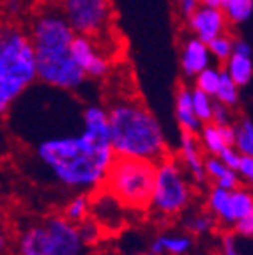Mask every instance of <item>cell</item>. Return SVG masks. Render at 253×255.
Returning <instances> with one entry per match:
<instances>
[{
	"label": "cell",
	"mask_w": 253,
	"mask_h": 255,
	"mask_svg": "<svg viewBox=\"0 0 253 255\" xmlns=\"http://www.w3.org/2000/svg\"><path fill=\"white\" fill-rule=\"evenodd\" d=\"M36 156L60 186L78 193H89L103 186L115 158L107 135L83 128L80 133L41 140L36 145Z\"/></svg>",
	"instance_id": "1"
},
{
	"label": "cell",
	"mask_w": 253,
	"mask_h": 255,
	"mask_svg": "<svg viewBox=\"0 0 253 255\" xmlns=\"http://www.w3.org/2000/svg\"><path fill=\"white\" fill-rule=\"evenodd\" d=\"M36 53L37 80L59 91H78L87 76L71 53L75 32L60 11H43L32 18L28 32Z\"/></svg>",
	"instance_id": "2"
},
{
	"label": "cell",
	"mask_w": 253,
	"mask_h": 255,
	"mask_svg": "<svg viewBox=\"0 0 253 255\" xmlns=\"http://www.w3.org/2000/svg\"><path fill=\"white\" fill-rule=\"evenodd\" d=\"M108 138L119 158L158 163L168 156L161 124L140 100L124 98L108 107Z\"/></svg>",
	"instance_id": "3"
},
{
	"label": "cell",
	"mask_w": 253,
	"mask_h": 255,
	"mask_svg": "<svg viewBox=\"0 0 253 255\" xmlns=\"http://www.w3.org/2000/svg\"><path fill=\"white\" fill-rule=\"evenodd\" d=\"M36 80V53L28 32L12 23L0 25V117Z\"/></svg>",
	"instance_id": "4"
},
{
	"label": "cell",
	"mask_w": 253,
	"mask_h": 255,
	"mask_svg": "<svg viewBox=\"0 0 253 255\" xmlns=\"http://www.w3.org/2000/svg\"><path fill=\"white\" fill-rule=\"evenodd\" d=\"M154 174L156 163L115 156L101 188L110 193L124 209L145 211L149 209Z\"/></svg>",
	"instance_id": "5"
},
{
	"label": "cell",
	"mask_w": 253,
	"mask_h": 255,
	"mask_svg": "<svg viewBox=\"0 0 253 255\" xmlns=\"http://www.w3.org/2000/svg\"><path fill=\"white\" fill-rule=\"evenodd\" d=\"M193 199V186L186 170L175 156H165L156 163L154 184L149 209L158 216L172 218L181 215Z\"/></svg>",
	"instance_id": "6"
},
{
	"label": "cell",
	"mask_w": 253,
	"mask_h": 255,
	"mask_svg": "<svg viewBox=\"0 0 253 255\" xmlns=\"http://www.w3.org/2000/svg\"><path fill=\"white\" fill-rule=\"evenodd\" d=\"M59 11L76 36L101 39L114 21L112 0H59Z\"/></svg>",
	"instance_id": "7"
},
{
	"label": "cell",
	"mask_w": 253,
	"mask_h": 255,
	"mask_svg": "<svg viewBox=\"0 0 253 255\" xmlns=\"http://www.w3.org/2000/svg\"><path fill=\"white\" fill-rule=\"evenodd\" d=\"M50 239H52L53 255H83L87 247L82 241L78 225L64 215H52L43 220Z\"/></svg>",
	"instance_id": "8"
},
{
	"label": "cell",
	"mask_w": 253,
	"mask_h": 255,
	"mask_svg": "<svg viewBox=\"0 0 253 255\" xmlns=\"http://www.w3.org/2000/svg\"><path fill=\"white\" fill-rule=\"evenodd\" d=\"M71 53L78 68L87 78L101 80L110 73V59L105 55L96 39L87 36H75L71 43Z\"/></svg>",
	"instance_id": "9"
},
{
	"label": "cell",
	"mask_w": 253,
	"mask_h": 255,
	"mask_svg": "<svg viewBox=\"0 0 253 255\" xmlns=\"http://www.w3.org/2000/svg\"><path fill=\"white\" fill-rule=\"evenodd\" d=\"M179 159H181V165L186 170L188 177L197 186H204L207 183L206 156H204V149H202L197 135L181 131V136H179Z\"/></svg>",
	"instance_id": "10"
},
{
	"label": "cell",
	"mask_w": 253,
	"mask_h": 255,
	"mask_svg": "<svg viewBox=\"0 0 253 255\" xmlns=\"http://www.w3.org/2000/svg\"><path fill=\"white\" fill-rule=\"evenodd\" d=\"M227 25H229V21H227L222 9L207 7V5H200L188 18V27H190L193 37H197L206 44L213 41L214 37L225 34Z\"/></svg>",
	"instance_id": "11"
},
{
	"label": "cell",
	"mask_w": 253,
	"mask_h": 255,
	"mask_svg": "<svg viewBox=\"0 0 253 255\" xmlns=\"http://www.w3.org/2000/svg\"><path fill=\"white\" fill-rule=\"evenodd\" d=\"M16 255H53L52 239L44 223H30L21 229L14 241Z\"/></svg>",
	"instance_id": "12"
},
{
	"label": "cell",
	"mask_w": 253,
	"mask_h": 255,
	"mask_svg": "<svg viewBox=\"0 0 253 255\" xmlns=\"http://www.w3.org/2000/svg\"><path fill=\"white\" fill-rule=\"evenodd\" d=\"M211 52L206 43L191 36L182 43L181 48V69L184 76L195 78L198 73H202L211 66Z\"/></svg>",
	"instance_id": "13"
},
{
	"label": "cell",
	"mask_w": 253,
	"mask_h": 255,
	"mask_svg": "<svg viewBox=\"0 0 253 255\" xmlns=\"http://www.w3.org/2000/svg\"><path fill=\"white\" fill-rule=\"evenodd\" d=\"M175 119L182 131L193 133V135H197L200 128L204 126L195 116L193 103H191V89H188L186 85H181L175 92Z\"/></svg>",
	"instance_id": "14"
},
{
	"label": "cell",
	"mask_w": 253,
	"mask_h": 255,
	"mask_svg": "<svg viewBox=\"0 0 253 255\" xmlns=\"http://www.w3.org/2000/svg\"><path fill=\"white\" fill-rule=\"evenodd\" d=\"M193 247L190 234H161L150 243V255H184Z\"/></svg>",
	"instance_id": "15"
},
{
	"label": "cell",
	"mask_w": 253,
	"mask_h": 255,
	"mask_svg": "<svg viewBox=\"0 0 253 255\" xmlns=\"http://www.w3.org/2000/svg\"><path fill=\"white\" fill-rule=\"evenodd\" d=\"M207 211L214 216L216 223L223 227H234L232 213H230V190L213 186L207 193Z\"/></svg>",
	"instance_id": "16"
},
{
	"label": "cell",
	"mask_w": 253,
	"mask_h": 255,
	"mask_svg": "<svg viewBox=\"0 0 253 255\" xmlns=\"http://www.w3.org/2000/svg\"><path fill=\"white\" fill-rule=\"evenodd\" d=\"M206 175L207 181H213V186L223 188V190H234L239 186V175L236 170L227 167L222 159L216 156L206 158Z\"/></svg>",
	"instance_id": "17"
},
{
	"label": "cell",
	"mask_w": 253,
	"mask_h": 255,
	"mask_svg": "<svg viewBox=\"0 0 253 255\" xmlns=\"http://www.w3.org/2000/svg\"><path fill=\"white\" fill-rule=\"evenodd\" d=\"M223 71L234 80V84L238 87H245L253 78V60L252 55H241V53H232L223 62Z\"/></svg>",
	"instance_id": "18"
},
{
	"label": "cell",
	"mask_w": 253,
	"mask_h": 255,
	"mask_svg": "<svg viewBox=\"0 0 253 255\" xmlns=\"http://www.w3.org/2000/svg\"><path fill=\"white\" fill-rule=\"evenodd\" d=\"M198 142H200L204 152L209 156H218L225 147H229V142L225 140L222 133V128L214 126V124H204L200 128V131L197 133Z\"/></svg>",
	"instance_id": "19"
},
{
	"label": "cell",
	"mask_w": 253,
	"mask_h": 255,
	"mask_svg": "<svg viewBox=\"0 0 253 255\" xmlns=\"http://www.w3.org/2000/svg\"><path fill=\"white\" fill-rule=\"evenodd\" d=\"M82 128L87 131L108 136V108L101 105H89L82 114Z\"/></svg>",
	"instance_id": "20"
},
{
	"label": "cell",
	"mask_w": 253,
	"mask_h": 255,
	"mask_svg": "<svg viewBox=\"0 0 253 255\" xmlns=\"http://www.w3.org/2000/svg\"><path fill=\"white\" fill-rule=\"evenodd\" d=\"M91 213H92V199L89 197V193H78V195H75L73 199L67 200L62 215L69 222L78 225L83 220L91 218Z\"/></svg>",
	"instance_id": "21"
},
{
	"label": "cell",
	"mask_w": 253,
	"mask_h": 255,
	"mask_svg": "<svg viewBox=\"0 0 253 255\" xmlns=\"http://www.w3.org/2000/svg\"><path fill=\"white\" fill-rule=\"evenodd\" d=\"M234 147L239 154L253 156V121L241 119L234 124Z\"/></svg>",
	"instance_id": "22"
},
{
	"label": "cell",
	"mask_w": 253,
	"mask_h": 255,
	"mask_svg": "<svg viewBox=\"0 0 253 255\" xmlns=\"http://www.w3.org/2000/svg\"><path fill=\"white\" fill-rule=\"evenodd\" d=\"M222 11L229 23L241 25L252 18L253 0H225Z\"/></svg>",
	"instance_id": "23"
},
{
	"label": "cell",
	"mask_w": 253,
	"mask_h": 255,
	"mask_svg": "<svg viewBox=\"0 0 253 255\" xmlns=\"http://www.w3.org/2000/svg\"><path fill=\"white\" fill-rule=\"evenodd\" d=\"M253 207V193L246 188H234L230 190V213H232L234 225Z\"/></svg>",
	"instance_id": "24"
},
{
	"label": "cell",
	"mask_w": 253,
	"mask_h": 255,
	"mask_svg": "<svg viewBox=\"0 0 253 255\" xmlns=\"http://www.w3.org/2000/svg\"><path fill=\"white\" fill-rule=\"evenodd\" d=\"M191 103H193L195 116L198 117L202 124H209L213 119V108H214V98L206 92H202L200 89L193 87L191 89Z\"/></svg>",
	"instance_id": "25"
},
{
	"label": "cell",
	"mask_w": 253,
	"mask_h": 255,
	"mask_svg": "<svg viewBox=\"0 0 253 255\" xmlns=\"http://www.w3.org/2000/svg\"><path fill=\"white\" fill-rule=\"evenodd\" d=\"M239 89L241 87L234 84V80L222 69V80H220V85H218L216 94H214V101L229 108L236 107L239 103Z\"/></svg>",
	"instance_id": "26"
},
{
	"label": "cell",
	"mask_w": 253,
	"mask_h": 255,
	"mask_svg": "<svg viewBox=\"0 0 253 255\" xmlns=\"http://www.w3.org/2000/svg\"><path fill=\"white\" fill-rule=\"evenodd\" d=\"M184 225H186V231L190 232V236H204L213 232L216 220L209 211H200L188 216Z\"/></svg>",
	"instance_id": "27"
},
{
	"label": "cell",
	"mask_w": 253,
	"mask_h": 255,
	"mask_svg": "<svg viewBox=\"0 0 253 255\" xmlns=\"http://www.w3.org/2000/svg\"><path fill=\"white\" fill-rule=\"evenodd\" d=\"M220 80H222V68L209 66V68H206L204 71L195 76V87L214 98L218 85H220Z\"/></svg>",
	"instance_id": "28"
},
{
	"label": "cell",
	"mask_w": 253,
	"mask_h": 255,
	"mask_svg": "<svg viewBox=\"0 0 253 255\" xmlns=\"http://www.w3.org/2000/svg\"><path fill=\"white\" fill-rule=\"evenodd\" d=\"M207 48H209L211 57H214L218 62L223 64V62H227V59H229L234 52V37L229 36L225 32L222 36H218V37H214L213 41H209Z\"/></svg>",
	"instance_id": "29"
},
{
	"label": "cell",
	"mask_w": 253,
	"mask_h": 255,
	"mask_svg": "<svg viewBox=\"0 0 253 255\" xmlns=\"http://www.w3.org/2000/svg\"><path fill=\"white\" fill-rule=\"evenodd\" d=\"M78 231L82 236V241L85 243V247H91V245L98 243L99 238H101V225H99L96 220H83L82 223H78Z\"/></svg>",
	"instance_id": "30"
},
{
	"label": "cell",
	"mask_w": 253,
	"mask_h": 255,
	"mask_svg": "<svg viewBox=\"0 0 253 255\" xmlns=\"http://www.w3.org/2000/svg\"><path fill=\"white\" fill-rule=\"evenodd\" d=\"M211 124L214 126H230L232 124V116H230V108L225 105L214 101V108H213V119Z\"/></svg>",
	"instance_id": "31"
},
{
	"label": "cell",
	"mask_w": 253,
	"mask_h": 255,
	"mask_svg": "<svg viewBox=\"0 0 253 255\" xmlns=\"http://www.w3.org/2000/svg\"><path fill=\"white\" fill-rule=\"evenodd\" d=\"M239 179H245L248 184L253 186V156H243L239 159V165L236 168Z\"/></svg>",
	"instance_id": "32"
},
{
	"label": "cell",
	"mask_w": 253,
	"mask_h": 255,
	"mask_svg": "<svg viewBox=\"0 0 253 255\" xmlns=\"http://www.w3.org/2000/svg\"><path fill=\"white\" fill-rule=\"evenodd\" d=\"M234 231L243 238H253V207L234 225Z\"/></svg>",
	"instance_id": "33"
},
{
	"label": "cell",
	"mask_w": 253,
	"mask_h": 255,
	"mask_svg": "<svg viewBox=\"0 0 253 255\" xmlns=\"http://www.w3.org/2000/svg\"><path fill=\"white\" fill-rule=\"evenodd\" d=\"M216 158L222 159L227 167H230L232 170H236V168H238V165H239V159H241V154L236 151V147H234V145H229V147L223 149V151L220 152Z\"/></svg>",
	"instance_id": "34"
},
{
	"label": "cell",
	"mask_w": 253,
	"mask_h": 255,
	"mask_svg": "<svg viewBox=\"0 0 253 255\" xmlns=\"http://www.w3.org/2000/svg\"><path fill=\"white\" fill-rule=\"evenodd\" d=\"M27 5H28V0H4V11L11 18L23 14L27 11Z\"/></svg>",
	"instance_id": "35"
},
{
	"label": "cell",
	"mask_w": 253,
	"mask_h": 255,
	"mask_svg": "<svg viewBox=\"0 0 253 255\" xmlns=\"http://www.w3.org/2000/svg\"><path fill=\"white\" fill-rule=\"evenodd\" d=\"M11 247V239H9L7 227L4 223V213H2V207H0V255H5Z\"/></svg>",
	"instance_id": "36"
},
{
	"label": "cell",
	"mask_w": 253,
	"mask_h": 255,
	"mask_svg": "<svg viewBox=\"0 0 253 255\" xmlns=\"http://www.w3.org/2000/svg\"><path fill=\"white\" fill-rule=\"evenodd\" d=\"M222 255H243L238 248V243H236V238L234 236H225L222 239Z\"/></svg>",
	"instance_id": "37"
},
{
	"label": "cell",
	"mask_w": 253,
	"mask_h": 255,
	"mask_svg": "<svg viewBox=\"0 0 253 255\" xmlns=\"http://www.w3.org/2000/svg\"><path fill=\"white\" fill-rule=\"evenodd\" d=\"M177 4H179V11H181V14L188 20V18H190V16L193 14L198 7H200V0H179Z\"/></svg>",
	"instance_id": "38"
},
{
	"label": "cell",
	"mask_w": 253,
	"mask_h": 255,
	"mask_svg": "<svg viewBox=\"0 0 253 255\" xmlns=\"http://www.w3.org/2000/svg\"><path fill=\"white\" fill-rule=\"evenodd\" d=\"M232 53H241V55H252V46H250L248 41L241 39H234V52Z\"/></svg>",
	"instance_id": "39"
},
{
	"label": "cell",
	"mask_w": 253,
	"mask_h": 255,
	"mask_svg": "<svg viewBox=\"0 0 253 255\" xmlns=\"http://www.w3.org/2000/svg\"><path fill=\"white\" fill-rule=\"evenodd\" d=\"M225 0H200V5H207V7H218L222 9Z\"/></svg>",
	"instance_id": "40"
},
{
	"label": "cell",
	"mask_w": 253,
	"mask_h": 255,
	"mask_svg": "<svg viewBox=\"0 0 253 255\" xmlns=\"http://www.w3.org/2000/svg\"><path fill=\"white\" fill-rule=\"evenodd\" d=\"M131 255H150V254H131Z\"/></svg>",
	"instance_id": "41"
},
{
	"label": "cell",
	"mask_w": 253,
	"mask_h": 255,
	"mask_svg": "<svg viewBox=\"0 0 253 255\" xmlns=\"http://www.w3.org/2000/svg\"><path fill=\"white\" fill-rule=\"evenodd\" d=\"M177 2H179V0H177Z\"/></svg>",
	"instance_id": "42"
}]
</instances>
